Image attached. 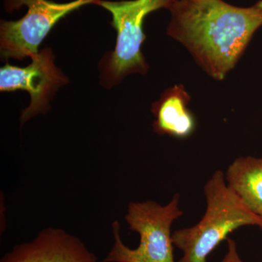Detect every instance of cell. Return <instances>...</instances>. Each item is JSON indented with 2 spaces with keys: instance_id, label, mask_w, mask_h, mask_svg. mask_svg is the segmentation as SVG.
Listing matches in <instances>:
<instances>
[{
  "instance_id": "1",
  "label": "cell",
  "mask_w": 262,
  "mask_h": 262,
  "mask_svg": "<svg viewBox=\"0 0 262 262\" xmlns=\"http://www.w3.org/2000/svg\"><path fill=\"white\" fill-rule=\"evenodd\" d=\"M169 11L167 34L218 81L233 70L262 27V0L247 8L224 0H177Z\"/></svg>"
},
{
  "instance_id": "2",
  "label": "cell",
  "mask_w": 262,
  "mask_h": 262,
  "mask_svg": "<svg viewBox=\"0 0 262 262\" xmlns=\"http://www.w3.org/2000/svg\"><path fill=\"white\" fill-rule=\"evenodd\" d=\"M206 213L193 227L172 233L173 246L182 251L179 262H208L215 248L229 234L244 226L262 228V220L229 189L225 174L216 170L204 187Z\"/></svg>"
},
{
  "instance_id": "3",
  "label": "cell",
  "mask_w": 262,
  "mask_h": 262,
  "mask_svg": "<svg viewBox=\"0 0 262 262\" xmlns=\"http://www.w3.org/2000/svg\"><path fill=\"white\" fill-rule=\"evenodd\" d=\"M179 203L177 193L165 206L152 201L129 203L125 220L140 236L139 246L134 249L124 244L120 222L115 221L113 246L103 262H175L171 226L183 215Z\"/></svg>"
},
{
  "instance_id": "4",
  "label": "cell",
  "mask_w": 262,
  "mask_h": 262,
  "mask_svg": "<svg viewBox=\"0 0 262 262\" xmlns=\"http://www.w3.org/2000/svg\"><path fill=\"white\" fill-rule=\"evenodd\" d=\"M177 0H128L110 2L98 0L96 4L113 15L112 25L116 30L115 51L103 63V75L106 82L118 83L131 74L146 75L149 66L141 52L146 39L144 19L149 13L165 8L170 10Z\"/></svg>"
},
{
  "instance_id": "5",
  "label": "cell",
  "mask_w": 262,
  "mask_h": 262,
  "mask_svg": "<svg viewBox=\"0 0 262 262\" xmlns=\"http://www.w3.org/2000/svg\"><path fill=\"white\" fill-rule=\"evenodd\" d=\"M98 0H75L57 3L49 0H5L8 11L26 5L27 14L15 21L0 25V51L5 58L21 60L39 53L38 48L53 27L61 18L84 5L96 4Z\"/></svg>"
},
{
  "instance_id": "6",
  "label": "cell",
  "mask_w": 262,
  "mask_h": 262,
  "mask_svg": "<svg viewBox=\"0 0 262 262\" xmlns=\"http://www.w3.org/2000/svg\"><path fill=\"white\" fill-rule=\"evenodd\" d=\"M27 67H13L7 63L0 69L2 92L23 90L31 96L29 106L22 112L21 125L38 114L49 110L50 100L58 89L68 80L54 63L51 48H46L31 58Z\"/></svg>"
},
{
  "instance_id": "7",
  "label": "cell",
  "mask_w": 262,
  "mask_h": 262,
  "mask_svg": "<svg viewBox=\"0 0 262 262\" xmlns=\"http://www.w3.org/2000/svg\"><path fill=\"white\" fill-rule=\"evenodd\" d=\"M0 262H98L77 236L64 229L47 227L34 239L13 246Z\"/></svg>"
},
{
  "instance_id": "8",
  "label": "cell",
  "mask_w": 262,
  "mask_h": 262,
  "mask_svg": "<svg viewBox=\"0 0 262 262\" xmlns=\"http://www.w3.org/2000/svg\"><path fill=\"white\" fill-rule=\"evenodd\" d=\"M191 96L183 84L169 88L153 103L151 113L155 118L154 132L160 136L187 139L196 128V120L188 106Z\"/></svg>"
},
{
  "instance_id": "9",
  "label": "cell",
  "mask_w": 262,
  "mask_h": 262,
  "mask_svg": "<svg viewBox=\"0 0 262 262\" xmlns=\"http://www.w3.org/2000/svg\"><path fill=\"white\" fill-rule=\"evenodd\" d=\"M227 187L262 220V158L239 157L226 173Z\"/></svg>"
},
{
  "instance_id": "10",
  "label": "cell",
  "mask_w": 262,
  "mask_h": 262,
  "mask_svg": "<svg viewBox=\"0 0 262 262\" xmlns=\"http://www.w3.org/2000/svg\"><path fill=\"white\" fill-rule=\"evenodd\" d=\"M227 252L220 262H244L239 256L237 244L234 239L227 238Z\"/></svg>"
}]
</instances>
